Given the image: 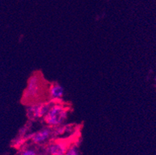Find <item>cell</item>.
<instances>
[{"label": "cell", "instance_id": "277c9868", "mask_svg": "<svg viewBox=\"0 0 156 155\" xmlns=\"http://www.w3.org/2000/svg\"><path fill=\"white\" fill-rule=\"evenodd\" d=\"M53 133L50 128H44L42 130L36 132L31 136V140L37 144H41L46 142Z\"/></svg>", "mask_w": 156, "mask_h": 155}, {"label": "cell", "instance_id": "5b68a950", "mask_svg": "<svg viewBox=\"0 0 156 155\" xmlns=\"http://www.w3.org/2000/svg\"><path fill=\"white\" fill-rule=\"evenodd\" d=\"M68 148L67 144L61 142H57V143H51L49 146H48L47 152L50 155H65Z\"/></svg>", "mask_w": 156, "mask_h": 155}, {"label": "cell", "instance_id": "3957f363", "mask_svg": "<svg viewBox=\"0 0 156 155\" xmlns=\"http://www.w3.org/2000/svg\"><path fill=\"white\" fill-rule=\"evenodd\" d=\"M41 91V85L39 77L37 75H34L29 79L25 92V97L27 99H35Z\"/></svg>", "mask_w": 156, "mask_h": 155}, {"label": "cell", "instance_id": "6da1fadb", "mask_svg": "<svg viewBox=\"0 0 156 155\" xmlns=\"http://www.w3.org/2000/svg\"><path fill=\"white\" fill-rule=\"evenodd\" d=\"M68 117V109L60 104H54L51 106L44 119L49 126H58L63 123Z\"/></svg>", "mask_w": 156, "mask_h": 155}, {"label": "cell", "instance_id": "ba28073f", "mask_svg": "<svg viewBox=\"0 0 156 155\" xmlns=\"http://www.w3.org/2000/svg\"><path fill=\"white\" fill-rule=\"evenodd\" d=\"M21 155H37V152L33 149H26V150H23L21 153Z\"/></svg>", "mask_w": 156, "mask_h": 155}, {"label": "cell", "instance_id": "7a4b0ae2", "mask_svg": "<svg viewBox=\"0 0 156 155\" xmlns=\"http://www.w3.org/2000/svg\"><path fill=\"white\" fill-rule=\"evenodd\" d=\"M52 104L51 102L35 103L27 108V115L32 119H40L46 115Z\"/></svg>", "mask_w": 156, "mask_h": 155}, {"label": "cell", "instance_id": "52a82bcc", "mask_svg": "<svg viewBox=\"0 0 156 155\" xmlns=\"http://www.w3.org/2000/svg\"><path fill=\"white\" fill-rule=\"evenodd\" d=\"M65 155H80L79 154V150L76 146H72V147H69L65 153Z\"/></svg>", "mask_w": 156, "mask_h": 155}, {"label": "cell", "instance_id": "8992f818", "mask_svg": "<svg viewBox=\"0 0 156 155\" xmlns=\"http://www.w3.org/2000/svg\"><path fill=\"white\" fill-rule=\"evenodd\" d=\"M64 88L58 83H53L49 88V96L53 101L60 100L64 96Z\"/></svg>", "mask_w": 156, "mask_h": 155}]
</instances>
